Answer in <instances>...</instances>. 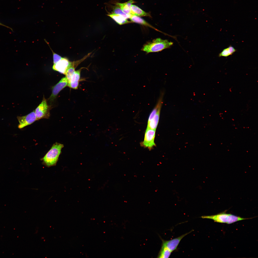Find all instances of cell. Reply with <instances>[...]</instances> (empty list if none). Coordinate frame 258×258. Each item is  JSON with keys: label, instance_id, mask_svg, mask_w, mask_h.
<instances>
[{"label": "cell", "instance_id": "cell-13", "mask_svg": "<svg viewBox=\"0 0 258 258\" xmlns=\"http://www.w3.org/2000/svg\"><path fill=\"white\" fill-rule=\"evenodd\" d=\"M107 15L111 18L117 23L119 25H122L131 22L128 20L122 15L114 13H110Z\"/></svg>", "mask_w": 258, "mask_h": 258}, {"label": "cell", "instance_id": "cell-1", "mask_svg": "<svg viewBox=\"0 0 258 258\" xmlns=\"http://www.w3.org/2000/svg\"><path fill=\"white\" fill-rule=\"evenodd\" d=\"M64 147L62 144L57 142L54 143L44 156L41 158L43 163L48 167L55 166Z\"/></svg>", "mask_w": 258, "mask_h": 258}, {"label": "cell", "instance_id": "cell-17", "mask_svg": "<svg viewBox=\"0 0 258 258\" xmlns=\"http://www.w3.org/2000/svg\"><path fill=\"white\" fill-rule=\"evenodd\" d=\"M172 252L167 248L162 247L158 254V258H168Z\"/></svg>", "mask_w": 258, "mask_h": 258}, {"label": "cell", "instance_id": "cell-9", "mask_svg": "<svg viewBox=\"0 0 258 258\" xmlns=\"http://www.w3.org/2000/svg\"><path fill=\"white\" fill-rule=\"evenodd\" d=\"M72 63V62L70 61L67 58H62L61 60L54 64L52 68L54 70L65 75L67 69Z\"/></svg>", "mask_w": 258, "mask_h": 258}, {"label": "cell", "instance_id": "cell-2", "mask_svg": "<svg viewBox=\"0 0 258 258\" xmlns=\"http://www.w3.org/2000/svg\"><path fill=\"white\" fill-rule=\"evenodd\" d=\"M173 44L167 40L157 38L145 44L141 50L147 53L159 52L170 48Z\"/></svg>", "mask_w": 258, "mask_h": 258}, {"label": "cell", "instance_id": "cell-12", "mask_svg": "<svg viewBox=\"0 0 258 258\" xmlns=\"http://www.w3.org/2000/svg\"><path fill=\"white\" fill-rule=\"evenodd\" d=\"M130 14L131 15L139 17H151L149 13L145 12L138 6L133 4L131 6Z\"/></svg>", "mask_w": 258, "mask_h": 258}, {"label": "cell", "instance_id": "cell-14", "mask_svg": "<svg viewBox=\"0 0 258 258\" xmlns=\"http://www.w3.org/2000/svg\"><path fill=\"white\" fill-rule=\"evenodd\" d=\"M129 19H130L131 22L147 26L154 29L156 31H158L157 29L153 27L145 20L140 17L131 15Z\"/></svg>", "mask_w": 258, "mask_h": 258}, {"label": "cell", "instance_id": "cell-18", "mask_svg": "<svg viewBox=\"0 0 258 258\" xmlns=\"http://www.w3.org/2000/svg\"><path fill=\"white\" fill-rule=\"evenodd\" d=\"M113 13L120 15L127 19L129 18L131 15V14H127L125 13L120 7L116 5L113 6Z\"/></svg>", "mask_w": 258, "mask_h": 258}, {"label": "cell", "instance_id": "cell-7", "mask_svg": "<svg viewBox=\"0 0 258 258\" xmlns=\"http://www.w3.org/2000/svg\"><path fill=\"white\" fill-rule=\"evenodd\" d=\"M192 230L189 232L183 234L176 238L169 240H165L161 239L162 242V247H165L172 252L176 250L182 239L185 236L193 231Z\"/></svg>", "mask_w": 258, "mask_h": 258}, {"label": "cell", "instance_id": "cell-20", "mask_svg": "<svg viewBox=\"0 0 258 258\" xmlns=\"http://www.w3.org/2000/svg\"><path fill=\"white\" fill-rule=\"evenodd\" d=\"M0 25L1 26H4V27H7V28H8L10 29L11 30V31H13V30H12V28H11V27H9V26H6V25H5L4 24H2V23H1L0 22Z\"/></svg>", "mask_w": 258, "mask_h": 258}, {"label": "cell", "instance_id": "cell-10", "mask_svg": "<svg viewBox=\"0 0 258 258\" xmlns=\"http://www.w3.org/2000/svg\"><path fill=\"white\" fill-rule=\"evenodd\" d=\"M84 68H82L75 71L72 75L69 81L68 82L67 86L74 89H77L78 87L80 79L81 72Z\"/></svg>", "mask_w": 258, "mask_h": 258}, {"label": "cell", "instance_id": "cell-15", "mask_svg": "<svg viewBox=\"0 0 258 258\" xmlns=\"http://www.w3.org/2000/svg\"><path fill=\"white\" fill-rule=\"evenodd\" d=\"M134 3V0H130L124 3L117 2L115 4L119 6L125 13L130 14L131 7L132 4Z\"/></svg>", "mask_w": 258, "mask_h": 258}, {"label": "cell", "instance_id": "cell-19", "mask_svg": "<svg viewBox=\"0 0 258 258\" xmlns=\"http://www.w3.org/2000/svg\"><path fill=\"white\" fill-rule=\"evenodd\" d=\"M53 54L54 64H55L61 60L62 57L59 55L54 53L50 47Z\"/></svg>", "mask_w": 258, "mask_h": 258}, {"label": "cell", "instance_id": "cell-5", "mask_svg": "<svg viewBox=\"0 0 258 258\" xmlns=\"http://www.w3.org/2000/svg\"><path fill=\"white\" fill-rule=\"evenodd\" d=\"M156 130L147 128L145 132L144 140L141 143L142 146L148 148L150 150H151L156 146L154 142Z\"/></svg>", "mask_w": 258, "mask_h": 258}, {"label": "cell", "instance_id": "cell-4", "mask_svg": "<svg viewBox=\"0 0 258 258\" xmlns=\"http://www.w3.org/2000/svg\"><path fill=\"white\" fill-rule=\"evenodd\" d=\"M51 107L48 105L44 96L42 102L34 110L37 120L43 118L48 119L50 115Z\"/></svg>", "mask_w": 258, "mask_h": 258}, {"label": "cell", "instance_id": "cell-8", "mask_svg": "<svg viewBox=\"0 0 258 258\" xmlns=\"http://www.w3.org/2000/svg\"><path fill=\"white\" fill-rule=\"evenodd\" d=\"M68 80L66 77H64L52 88L51 95L48 100L51 102L56 98L59 93L64 88L67 86Z\"/></svg>", "mask_w": 258, "mask_h": 258}, {"label": "cell", "instance_id": "cell-6", "mask_svg": "<svg viewBox=\"0 0 258 258\" xmlns=\"http://www.w3.org/2000/svg\"><path fill=\"white\" fill-rule=\"evenodd\" d=\"M17 118L19 123L18 128L19 129L23 128L37 120L34 110L25 116H18Z\"/></svg>", "mask_w": 258, "mask_h": 258}, {"label": "cell", "instance_id": "cell-3", "mask_svg": "<svg viewBox=\"0 0 258 258\" xmlns=\"http://www.w3.org/2000/svg\"><path fill=\"white\" fill-rule=\"evenodd\" d=\"M203 219H210L214 222L228 224H232L237 221L251 218H244L231 214L222 213L217 214L208 216H203L201 217Z\"/></svg>", "mask_w": 258, "mask_h": 258}, {"label": "cell", "instance_id": "cell-11", "mask_svg": "<svg viewBox=\"0 0 258 258\" xmlns=\"http://www.w3.org/2000/svg\"><path fill=\"white\" fill-rule=\"evenodd\" d=\"M162 105L160 106L156 113L153 118L148 122L147 128L156 130L159 122Z\"/></svg>", "mask_w": 258, "mask_h": 258}, {"label": "cell", "instance_id": "cell-16", "mask_svg": "<svg viewBox=\"0 0 258 258\" xmlns=\"http://www.w3.org/2000/svg\"><path fill=\"white\" fill-rule=\"evenodd\" d=\"M236 51V50L233 47L230 45L228 48L224 49L219 54V57L222 56L227 57L229 55H232Z\"/></svg>", "mask_w": 258, "mask_h": 258}]
</instances>
